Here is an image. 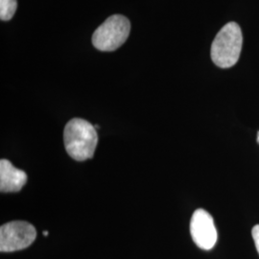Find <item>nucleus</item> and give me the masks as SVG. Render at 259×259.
I'll return each instance as SVG.
<instances>
[{
  "label": "nucleus",
  "instance_id": "f257e3e1",
  "mask_svg": "<svg viewBox=\"0 0 259 259\" xmlns=\"http://www.w3.org/2000/svg\"><path fill=\"white\" fill-rule=\"evenodd\" d=\"M64 141L68 155L77 161H83L93 157L98 136L89 121L73 118L65 125Z\"/></svg>",
  "mask_w": 259,
  "mask_h": 259
},
{
  "label": "nucleus",
  "instance_id": "f03ea898",
  "mask_svg": "<svg viewBox=\"0 0 259 259\" xmlns=\"http://www.w3.org/2000/svg\"><path fill=\"white\" fill-rule=\"evenodd\" d=\"M242 45L240 26L236 22H229L218 32L213 40L210 50L213 63L221 68L232 67L239 60Z\"/></svg>",
  "mask_w": 259,
  "mask_h": 259
},
{
  "label": "nucleus",
  "instance_id": "7ed1b4c3",
  "mask_svg": "<svg viewBox=\"0 0 259 259\" xmlns=\"http://www.w3.org/2000/svg\"><path fill=\"white\" fill-rule=\"evenodd\" d=\"M130 30L129 19L122 15H113L94 31L93 47L104 52L114 51L127 40Z\"/></svg>",
  "mask_w": 259,
  "mask_h": 259
},
{
  "label": "nucleus",
  "instance_id": "20e7f679",
  "mask_svg": "<svg viewBox=\"0 0 259 259\" xmlns=\"http://www.w3.org/2000/svg\"><path fill=\"white\" fill-rule=\"evenodd\" d=\"M36 236V229L30 223L13 221L4 224L0 228V250L12 252L26 249Z\"/></svg>",
  "mask_w": 259,
  "mask_h": 259
},
{
  "label": "nucleus",
  "instance_id": "39448f33",
  "mask_svg": "<svg viewBox=\"0 0 259 259\" xmlns=\"http://www.w3.org/2000/svg\"><path fill=\"white\" fill-rule=\"evenodd\" d=\"M190 233L195 244L205 250H211L218 238L212 216L203 208H199L193 213L190 222Z\"/></svg>",
  "mask_w": 259,
  "mask_h": 259
},
{
  "label": "nucleus",
  "instance_id": "423d86ee",
  "mask_svg": "<svg viewBox=\"0 0 259 259\" xmlns=\"http://www.w3.org/2000/svg\"><path fill=\"white\" fill-rule=\"evenodd\" d=\"M27 182L24 171L18 169L7 159L0 160V191L19 192Z\"/></svg>",
  "mask_w": 259,
  "mask_h": 259
},
{
  "label": "nucleus",
  "instance_id": "0eeeda50",
  "mask_svg": "<svg viewBox=\"0 0 259 259\" xmlns=\"http://www.w3.org/2000/svg\"><path fill=\"white\" fill-rule=\"evenodd\" d=\"M18 8L17 0H0V19L8 21L13 19Z\"/></svg>",
  "mask_w": 259,
  "mask_h": 259
},
{
  "label": "nucleus",
  "instance_id": "6e6552de",
  "mask_svg": "<svg viewBox=\"0 0 259 259\" xmlns=\"http://www.w3.org/2000/svg\"><path fill=\"white\" fill-rule=\"evenodd\" d=\"M251 235H252V238H253V241H254L256 250H257L259 253V225H256V226H254L252 228Z\"/></svg>",
  "mask_w": 259,
  "mask_h": 259
},
{
  "label": "nucleus",
  "instance_id": "1a4fd4ad",
  "mask_svg": "<svg viewBox=\"0 0 259 259\" xmlns=\"http://www.w3.org/2000/svg\"><path fill=\"white\" fill-rule=\"evenodd\" d=\"M44 235H45V236H47V235H48V232H47V231H45V232H44Z\"/></svg>",
  "mask_w": 259,
  "mask_h": 259
},
{
  "label": "nucleus",
  "instance_id": "9d476101",
  "mask_svg": "<svg viewBox=\"0 0 259 259\" xmlns=\"http://www.w3.org/2000/svg\"><path fill=\"white\" fill-rule=\"evenodd\" d=\"M257 142L259 143V132L257 133Z\"/></svg>",
  "mask_w": 259,
  "mask_h": 259
}]
</instances>
